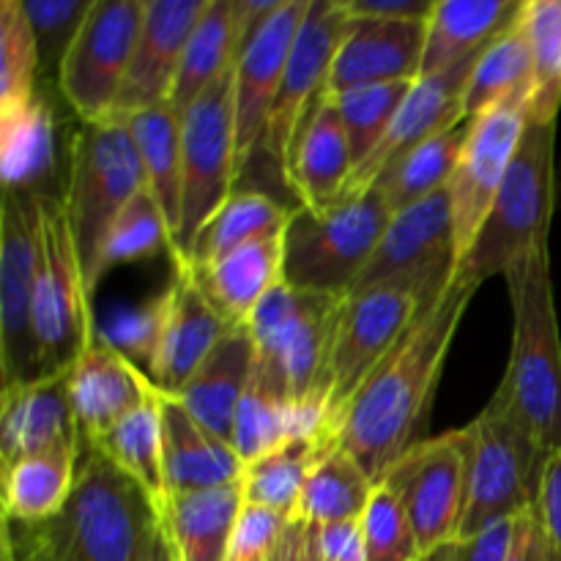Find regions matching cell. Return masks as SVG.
<instances>
[{"label": "cell", "mask_w": 561, "mask_h": 561, "mask_svg": "<svg viewBox=\"0 0 561 561\" xmlns=\"http://www.w3.org/2000/svg\"><path fill=\"white\" fill-rule=\"evenodd\" d=\"M474 294V288L449 283L436 299L425 301L409 332L329 433V447L345 449L376 485L414 444L427 438L438 378Z\"/></svg>", "instance_id": "1"}, {"label": "cell", "mask_w": 561, "mask_h": 561, "mask_svg": "<svg viewBox=\"0 0 561 561\" xmlns=\"http://www.w3.org/2000/svg\"><path fill=\"white\" fill-rule=\"evenodd\" d=\"M14 561H179L168 507L104 458L82 447L75 491L55 518L0 526Z\"/></svg>", "instance_id": "2"}, {"label": "cell", "mask_w": 561, "mask_h": 561, "mask_svg": "<svg viewBox=\"0 0 561 561\" xmlns=\"http://www.w3.org/2000/svg\"><path fill=\"white\" fill-rule=\"evenodd\" d=\"M504 283L513 305V351L499 392L551 455L561 449V332L548 244L513 263Z\"/></svg>", "instance_id": "3"}, {"label": "cell", "mask_w": 561, "mask_h": 561, "mask_svg": "<svg viewBox=\"0 0 561 561\" xmlns=\"http://www.w3.org/2000/svg\"><path fill=\"white\" fill-rule=\"evenodd\" d=\"M557 208V121H529L485 225L449 283L480 290L491 277L548 244Z\"/></svg>", "instance_id": "4"}, {"label": "cell", "mask_w": 561, "mask_h": 561, "mask_svg": "<svg viewBox=\"0 0 561 561\" xmlns=\"http://www.w3.org/2000/svg\"><path fill=\"white\" fill-rule=\"evenodd\" d=\"M142 186H148L146 170L129 126L121 118L80 124L69 142L60 201L91 296L99 288V257L110 225Z\"/></svg>", "instance_id": "5"}, {"label": "cell", "mask_w": 561, "mask_h": 561, "mask_svg": "<svg viewBox=\"0 0 561 561\" xmlns=\"http://www.w3.org/2000/svg\"><path fill=\"white\" fill-rule=\"evenodd\" d=\"M36 296L33 329L38 348V378L69 373V367L96 340L91 290L77 255L75 236L60 195H36Z\"/></svg>", "instance_id": "6"}, {"label": "cell", "mask_w": 561, "mask_h": 561, "mask_svg": "<svg viewBox=\"0 0 561 561\" xmlns=\"http://www.w3.org/2000/svg\"><path fill=\"white\" fill-rule=\"evenodd\" d=\"M389 219L392 211L378 190L321 211L294 206L285 228V283L312 294L348 296Z\"/></svg>", "instance_id": "7"}, {"label": "cell", "mask_w": 561, "mask_h": 561, "mask_svg": "<svg viewBox=\"0 0 561 561\" xmlns=\"http://www.w3.org/2000/svg\"><path fill=\"white\" fill-rule=\"evenodd\" d=\"M469 504L458 540L482 535L493 524L515 520L537 507L548 453L515 420L502 392H493L474 422Z\"/></svg>", "instance_id": "8"}, {"label": "cell", "mask_w": 561, "mask_h": 561, "mask_svg": "<svg viewBox=\"0 0 561 561\" xmlns=\"http://www.w3.org/2000/svg\"><path fill=\"white\" fill-rule=\"evenodd\" d=\"M431 299L436 296H422L409 285H376V288L351 290L340 301L321 381L323 405H327V427H323L327 444L329 433L356 392L365 387L367 378L409 332L422 305Z\"/></svg>", "instance_id": "9"}, {"label": "cell", "mask_w": 561, "mask_h": 561, "mask_svg": "<svg viewBox=\"0 0 561 561\" xmlns=\"http://www.w3.org/2000/svg\"><path fill=\"white\" fill-rule=\"evenodd\" d=\"M233 69L181 115V219L170 257L190 255L201 230L236 192L241 164Z\"/></svg>", "instance_id": "10"}, {"label": "cell", "mask_w": 561, "mask_h": 561, "mask_svg": "<svg viewBox=\"0 0 561 561\" xmlns=\"http://www.w3.org/2000/svg\"><path fill=\"white\" fill-rule=\"evenodd\" d=\"M343 299L345 296L312 294L283 283L247 321L255 343V359L283 383L296 403L321 405L323 414V367Z\"/></svg>", "instance_id": "11"}, {"label": "cell", "mask_w": 561, "mask_h": 561, "mask_svg": "<svg viewBox=\"0 0 561 561\" xmlns=\"http://www.w3.org/2000/svg\"><path fill=\"white\" fill-rule=\"evenodd\" d=\"M471 425L447 431L438 438H422L389 469L381 482H389L403 499L411 526L420 540L422 559L458 540L469 504Z\"/></svg>", "instance_id": "12"}, {"label": "cell", "mask_w": 561, "mask_h": 561, "mask_svg": "<svg viewBox=\"0 0 561 561\" xmlns=\"http://www.w3.org/2000/svg\"><path fill=\"white\" fill-rule=\"evenodd\" d=\"M146 0H93L58 71V91L80 124L115 115L126 82Z\"/></svg>", "instance_id": "13"}, {"label": "cell", "mask_w": 561, "mask_h": 561, "mask_svg": "<svg viewBox=\"0 0 561 561\" xmlns=\"http://www.w3.org/2000/svg\"><path fill=\"white\" fill-rule=\"evenodd\" d=\"M36 195L3 192L0 203V378L3 389L38 378Z\"/></svg>", "instance_id": "14"}, {"label": "cell", "mask_w": 561, "mask_h": 561, "mask_svg": "<svg viewBox=\"0 0 561 561\" xmlns=\"http://www.w3.org/2000/svg\"><path fill=\"white\" fill-rule=\"evenodd\" d=\"M455 272V225L447 190L392 214L376 252L351 290L409 285L438 296ZM348 290V294H351Z\"/></svg>", "instance_id": "15"}, {"label": "cell", "mask_w": 561, "mask_h": 561, "mask_svg": "<svg viewBox=\"0 0 561 561\" xmlns=\"http://www.w3.org/2000/svg\"><path fill=\"white\" fill-rule=\"evenodd\" d=\"M526 124H529V110L520 104H504L469 121L463 151L447 184L455 225V266L463 261L485 225Z\"/></svg>", "instance_id": "16"}, {"label": "cell", "mask_w": 561, "mask_h": 561, "mask_svg": "<svg viewBox=\"0 0 561 561\" xmlns=\"http://www.w3.org/2000/svg\"><path fill=\"white\" fill-rule=\"evenodd\" d=\"M345 31H348V14H345L343 0H312L296 36L283 88L268 118L266 140H263V151L277 162L283 175L288 170L301 124L310 110L327 96L329 77H332Z\"/></svg>", "instance_id": "17"}, {"label": "cell", "mask_w": 561, "mask_h": 561, "mask_svg": "<svg viewBox=\"0 0 561 561\" xmlns=\"http://www.w3.org/2000/svg\"><path fill=\"white\" fill-rule=\"evenodd\" d=\"M310 3L312 0H279L236 60V146L241 168L266 140L268 118Z\"/></svg>", "instance_id": "18"}, {"label": "cell", "mask_w": 561, "mask_h": 561, "mask_svg": "<svg viewBox=\"0 0 561 561\" xmlns=\"http://www.w3.org/2000/svg\"><path fill=\"white\" fill-rule=\"evenodd\" d=\"M480 55L460 60L453 69L438 71V75L420 77V80L411 85L409 96L400 104L387 137H383L381 146H378L359 168H354L340 201L370 192L373 186L378 184V179H381L398 159H403L405 153H411L414 148H420L422 142L433 140V137L444 135V131L455 129V126L466 124V85H469V77L471 71H474Z\"/></svg>", "instance_id": "19"}, {"label": "cell", "mask_w": 561, "mask_h": 561, "mask_svg": "<svg viewBox=\"0 0 561 561\" xmlns=\"http://www.w3.org/2000/svg\"><path fill=\"white\" fill-rule=\"evenodd\" d=\"M173 272L162 290L164 318L157 356L148 367V378L162 392L173 394L195 376L219 340L236 327L217 310L197 279L195 266L186 257H170Z\"/></svg>", "instance_id": "20"}, {"label": "cell", "mask_w": 561, "mask_h": 561, "mask_svg": "<svg viewBox=\"0 0 561 561\" xmlns=\"http://www.w3.org/2000/svg\"><path fill=\"white\" fill-rule=\"evenodd\" d=\"M208 0H146L126 82L113 118L162 107L173 96L181 60Z\"/></svg>", "instance_id": "21"}, {"label": "cell", "mask_w": 561, "mask_h": 561, "mask_svg": "<svg viewBox=\"0 0 561 561\" xmlns=\"http://www.w3.org/2000/svg\"><path fill=\"white\" fill-rule=\"evenodd\" d=\"M55 453H82L69 373L0 389V469Z\"/></svg>", "instance_id": "22"}, {"label": "cell", "mask_w": 561, "mask_h": 561, "mask_svg": "<svg viewBox=\"0 0 561 561\" xmlns=\"http://www.w3.org/2000/svg\"><path fill=\"white\" fill-rule=\"evenodd\" d=\"M348 14V11H345ZM427 22L356 20L348 16L340 53L334 58L327 93H343L383 82H416L422 77Z\"/></svg>", "instance_id": "23"}, {"label": "cell", "mask_w": 561, "mask_h": 561, "mask_svg": "<svg viewBox=\"0 0 561 561\" xmlns=\"http://www.w3.org/2000/svg\"><path fill=\"white\" fill-rule=\"evenodd\" d=\"M153 381L146 370L126 359L102 334L69 367V398L80 425L82 447L102 438L151 394Z\"/></svg>", "instance_id": "24"}, {"label": "cell", "mask_w": 561, "mask_h": 561, "mask_svg": "<svg viewBox=\"0 0 561 561\" xmlns=\"http://www.w3.org/2000/svg\"><path fill=\"white\" fill-rule=\"evenodd\" d=\"M351 173H354V153H351L348 135L334 96L327 93L301 124L283 179L299 201L296 206L321 211L340 201Z\"/></svg>", "instance_id": "25"}, {"label": "cell", "mask_w": 561, "mask_h": 561, "mask_svg": "<svg viewBox=\"0 0 561 561\" xmlns=\"http://www.w3.org/2000/svg\"><path fill=\"white\" fill-rule=\"evenodd\" d=\"M159 398H162L168 499L175 493L239 485L244 477V460L233 444L208 433L173 394L159 389Z\"/></svg>", "instance_id": "26"}, {"label": "cell", "mask_w": 561, "mask_h": 561, "mask_svg": "<svg viewBox=\"0 0 561 561\" xmlns=\"http://www.w3.org/2000/svg\"><path fill=\"white\" fill-rule=\"evenodd\" d=\"M323 427H327V414L321 405L296 403L283 383L255 359L250 387L236 411L233 436H230V444L241 455L244 466L294 438L323 436Z\"/></svg>", "instance_id": "27"}, {"label": "cell", "mask_w": 561, "mask_h": 561, "mask_svg": "<svg viewBox=\"0 0 561 561\" xmlns=\"http://www.w3.org/2000/svg\"><path fill=\"white\" fill-rule=\"evenodd\" d=\"M255 365V343L247 327H233L217 348L195 370V376L173 392V398L222 442L233 436V420L241 398L250 387Z\"/></svg>", "instance_id": "28"}, {"label": "cell", "mask_w": 561, "mask_h": 561, "mask_svg": "<svg viewBox=\"0 0 561 561\" xmlns=\"http://www.w3.org/2000/svg\"><path fill=\"white\" fill-rule=\"evenodd\" d=\"M524 0H436L425 25L422 77L453 69L480 55L493 38L513 25Z\"/></svg>", "instance_id": "29"}, {"label": "cell", "mask_w": 561, "mask_h": 561, "mask_svg": "<svg viewBox=\"0 0 561 561\" xmlns=\"http://www.w3.org/2000/svg\"><path fill=\"white\" fill-rule=\"evenodd\" d=\"M195 274L217 310L236 327H247L255 307L285 283V233L252 241Z\"/></svg>", "instance_id": "30"}, {"label": "cell", "mask_w": 561, "mask_h": 561, "mask_svg": "<svg viewBox=\"0 0 561 561\" xmlns=\"http://www.w3.org/2000/svg\"><path fill=\"white\" fill-rule=\"evenodd\" d=\"M244 44L247 36L241 25L239 0H208L186 44L179 80L168 102L170 110L181 118L219 77L233 69Z\"/></svg>", "instance_id": "31"}, {"label": "cell", "mask_w": 561, "mask_h": 561, "mask_svg": "<svg viewBox=\"0 0 561 561\" xmlns=\"http://www.w3.org/2000/svg\"><path fill=\"white\" fill-rule=\"evenodd\" d=\"M535 99V58H531L529 31L524 5L507 31L499 33L477 60L466 85V121H474L504 104H520L531 110Z\"/></svg>", "instance_id": "32"}, {"label": "cell", "mask_w": 561, "mask_h": 561, "mask_svg": "<svg viewBox=\"0 0 561 561\" xmlns=\"http://www.w3.org/2000/svg\"><path fill=\"white\" fill-rule=\"evenodd\" d=\"M55 173V113L36 93L22 107L0 113V179L3 192L44 195Z\"/></svg>", "instance_id": "33"}, {"label": "cell", "mask_w": 561, "mask_h": 561, "mask_svg": "<svg viewBox=\"0 0 561 561\" xmlns=\"http://www.w3.org/2000/svg\"><path fill=\"white\" fill-rule=\"evenodd\" d=\"M244 488L175 493L168 499V524L179 561H225L236 520L244 510Z\"/></svg>", "instance_id": "34"}, {"label": "cell", "mask_w": 561, "mask_h": 561, "mask_svg": "<svg viewBox=\"0 0 561 561\" xmlns=\"http://www.w3.org/2000/svg\"><path fill=\"white\" fill-rule=\"evenodd\" d=\"M85 447L99 449L113 460L137 485L146 488L159 504L168 507V480H164V433H162V398L153 383L151 394L110 427L102 438Z\"/></svg>", "instance_id": "35"}, {"label": "cell", "mask_w": 561, "mask_h": 561, "mask_svg": "<svg viewBox=\"0 0 561 561\" xmlns=\"http://www.w3.org/2000/svg\"><path fill=\"white\" fill-rule=\"evenodd\" d=\"M290 214L294 208L283 206L263 192H233L228 203L214 214L211 222L201 230L186 261L195 268L211 266L214 261L252 244V241L285 233Z\"/></svg>", "instance_id": "36"}, {"label": "cell", "mask_w": 561, "mask_h": 561, "mask_svg": "<svg viewBox=\"0 0 561 561\" xmlns=\"http://www.w3.org/2000/svg\"><path fill=\"white\" fill-rule=\"evenodd\" d=\"M373 491H376V482L367 477V471L345 449L334 447L318 460L316 469L307 477L290 520H301L307 526L362 520Z\"/></svg>", "instance_id": "37"}, {"label": "cell", "mask_w": 561, "mask_h": 561, "mask_svg": "<svg viewBox=\"0 0 561 561\" xmlns=\"http://www.w3.org/2000/svg\"><path fill=\"white\" fill-rule=\"evenodd\" d=\"M77 463H80L77 453H55L25 458L0 469L3 518L20 524L55 518L75 491Z\"/></svg>", "instance_id": "38"}, {"label": "cell", "mask_w": 561, "mask_h": 561, "mask_svg": "<svg viewBox=\"0 0 561 561\" xmlns=\"http://www.w3.org/2000/svg\"><path fill=\"white\" fill-rule=\"evenodd\" d=\"M121 121L129 126L135 137L148 190L157 195L175 244L181 219V118L170 110V104H162V107L126 115Z\"/></svg>", "instance_id": "39"}, {"label": "cell", "mask_w": 561, "mask_h": 561, "mask_svg": "<svg viewBox=\"0 0 561 561\" xmlns=\"http://www.w3.org/2000/svg\"><path fill=\"white\" fill-rule=\"evenodd\" d=\"M329 449L332 447L323 436H301L247 463L241 477L247 504L294 518L307 477Z\"/></svg>", "instance_id": "40"}, {"label": "cell", "mask_w": 561, "mask_h": 561, "mask_svg": "<svg viewBox=\"0 0 561 561\" xmlns=\"http://www.w3.org/2000/svg\"><path fill=\"white\" fill-rule=\"evenodd\" d=\"M466 135H469V121L422 142L420 148L398 159L373 186V190L381 192L389 211L398 214L403 208L416 206L425 197L436 195V192L447 190L460 151H463Z\"/></svg>", "instance_id": "41"}, {"label": "cell", "mask_w": 561, "mask_h": 561, "mask_svg": "<svg viewBox=\"0 0 561 561\" xmlns=\"http://www.w3.org/2000/svg\"><path fill=\"white\" fill-rule=\"evenodd\" d=\"M159 252L173 255V230H170L157 195L148 186H142L110 225L102 257H99V283L113 266L148 261Z\"/></svg>", "instance_id": "42"}, {"label": "cell", "mask_w": 561, "mask_h": 561, "mask_svg": "<svg viewBox=\"0 0 561 561\" xmlns=\"http://www.w3.org/2000/svg\"><path fill=\"white\" fill-rule=\"evenodd\" d=\"M524 20L535 58L529 121L548 124L561 110V0H524Z\"/></svg>", "instance_id": "43"}, {"label": "cell", "mask_w": 561, "mask_h": 561, "mask_svg": "<svg viewBox=\"0 0 561 561\" xmlns=\"http://www.w3.org/2000/svg\"><path fill=\"white\" fill-rule=\"evenodd\" d=\"M411 85L414 82H383V85H362L343 93H332L340 118H343L345 135H348L354 168H359L381 146L400 104L409 96Z\"/></svg>", "instance_id": "44"}, {"label": "cell", "mask_w": 561, "mask_h": 561, "mask_svg": "<svg viewBox=\"0 0 561 561\" xmlns=\"http://www.w3.org/2000/svg\"><path fill=\"white\" fill-rule=\"evenodd\" d=\"M38 49L22 0H0V113L36 99Z\"/></svg>", "instance_id": "45"}, {"label": "cell", "mask_w": 561, "mask_h": 561, "mask_svg": "<svg viewBox=\"0 0 561 561\" xmlns=\"http://www.w3.org/2000/svg\"><path fill=\"white\" fill-rule=\"evenodd\" d=\"M367 561H422L420 540L403 499L389 482H378L362 515Z\"/></svg>", "instance_id": "46"}, {"label": "cell", "mask_w": 561, "mask_h": 561, "mask_svg": "<svg viewBox=\"0 0 561 561\" xmlns=\"http://www.w3.org/2000/svg\"><path fill=\"white\" fill-rule=\"evenodd\" d=\"M93 0H22L38 49V71L58 77Z\"/></svg>", "instance_id": "47"}, {"label": "cell", "mask_w": 561, "mask_h": 561, "mask_svg": "<svg viewBox=\"0 0 561 561\" xmlns=\"http://www.w3.org/2000/svg\"><path fill=\"white\" fill-rule=\"evenodd\" d=\"M162 318H164V301L162 294L153 296L142 307L129 312H121L110 321L107 332L102 334L110 345L121 351L126 359L135 362L140 370L148 373L153 356H157L159 337H162Z\"/></svg>", "instance_id": "48"}, {"label": "cell", "mask_w": 561, "mask_h": 561, "mask_svg": "<svg viewBox=\"0 0 561 561\" xmlns=\"http://www.w3.org/2000/svg\"><path fill=\"white\" fill-rule=\"evenodd\" d=\"M288 524V515L257 507V504H244L239 520H236L233 540H230L225 561H266Z\"/></svg>", "instance_id": "49"}, {"label": "cell", "mask_w": 561, "mask_h": 561, "mask_svg": "<svg viewBox=\"0 0 561 561\" xmlns=\"http://www.w3.org/2000/svg\"><path fill=\"white\" fill-rule=\"evenodd\" d=\"M515 537V520H502L469 540L447 542L422 561H510Z\"/></svg>", "instance_id": "50"}, {"label": "cell", "mask_w": 561, "mask_h": 561, "mask_svg": "<svg viewBox=\"0 0 561 561\" xmlns=\"http://www.w3.org/2000/svg\"><path fill=\"white\" fill-rule=\"evenodd\" d=\"M310 540L323 561H367L362 520L310 526Z\"/></svg>", "instance_id": "51"}, {"label": "cell", "mask_w": 561, "mask_h": 561, "mask_svg": "<svg viewBox=\"0 0 561 561\" xmlns=\"http://www.w3.org/2000/svg\"><path fill=\"white\" fill-rule=\"evenodd\" d=\"M537 515H540L542 529L551 542L553 561H561V449L548 455L540 499H537Z\"/></svg>", "instance_id": "52"}, {"label": "cell", "mask_w": 561, "mask_h": 561, "mask_svg": "<svg viewBox=\"0 0 561 561\" xmlns=\"http://www.w3.org/2000/svg\"><path fill=\"white\" fill-rule=\"evenodd\" d=\"M348 16L356 20H389V22H427L436 0H343Z\"/></svg>", "instance_id": "53"}, {"label": "cell", "mask_w": 561, "mask_h": 561, "mask_svg": "<svg viewBox=\"0 0 561 561\" xmlns=\"http://www.w3.org/2000/svg\"><path fill=\"white\" fill-rule=\"evenodd\" d=\"M510 561H553L551 542H548L546 529H542L537 507L526 510L524 515L515 518V537Z\"/></svg>", "instance_id": "54"}, {"label": "cell", "mask_w": 561, "mask_h": 561, "mask_svg": "<svg viewBox=\"0 0 561 561\" xmlns=\"http://www.w3.org/2000/svg\"><path fill=\"white\" fill-rule=\"evenodd\" d=\"M307 537H310V526L301 524V520H290L266 561H305Z\"/></svg>", "instance_id": "55"}, {"label": "cell", "mask_w": 561, "mask_h": 561, "mask_svg": "<svg viewBox=\"0 0 561 561\" xmlns=\"http://www.w3.org/2000/svg\"><path fill=\"white\" fill-rule=\"evenodd\" d=\"M305 561H323L321 557H318V551H316V546H312L310 537H307V559Z\"/></svg>", "instance_id": "56"}, {"label": "cell", "mask_w": 561, "mask_h": 561, "mask_svg": "<svg viewBox=\"0 0 561 561\" xmlns=\"http://www.w3.org/2000/svg\"><path fill=\"white\" fill-rule=\"evenodd\" d=\"M0 561H14V557H9L5 551H0Z\"/></svg>", "instance_id": "57"}]
</instances>
